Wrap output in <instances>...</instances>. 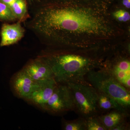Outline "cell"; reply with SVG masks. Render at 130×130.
<instances>
[{
	"label": "cell",
	"instance_id": "cell-1",
	"mask_svg": "<svg viewBox=\"0 0 130 130\" xmlns=\"http://www.w3.org/2000/svg\"><path fill=\"white\" fill-rule=\"evenodd\" d=\"M115 0H40L33 31L59 50L86 53L120 36L110 8Z\"/></svg>",
	"mask_w": 130,
	"mask_h": 130
},
{
	"label": "cell",
	"instance_id": "cell-2",
	"mask_svg": "<svg viewBox=\"0 0 130 130\" xmlns=\"http://www.w3.org/2000/svg\"><path fill=\"white\" fill-rule=\"evenodd\" d=\"M83 53L57 50L39 56L49 66L57 83L89 84L86 75L99 64Z\"/></svg>",
	"mask_w": 130,
	"mask_h": 130
},
{
	"label": "cell",
	"instance_id": "cell-3",
	"mask_svg": "<svg viewBox=\"0 0 130 130\" xmlns=\"http://www.w3.org/2000/svg\"><path fill=\"white\" fill-rule=\"evenodd\" d=\"M91 70L86 75V79L98 91L117 101L128 110L130 106V93L129 90L104 69Z\"/></svg>",
	"mask_w": 130,
	"mask_h": 130
},
{
	"label": "cell",
	"instance_id": "cell-4",
	"mask_svg": "<svg viewBox=\"0 0 130 130\" xmlns=\"http://www.w3.org/2000/svg\"><path fill=\"white\" fill-rule=\"evenodd\" d=\"M72 93L75 109L85 119L99 115L97 90L90 84H67Z\"/></svg>",
	"mask_w": 130,
	"mask_h": 130
},
{
	"label": "cell",
	"instance_id": "cell-5",
	"mask_svg": "<svg viewBox=\"0 0 130 130\" xmlns=\"http://www.w3.org/2000/svg\"><path fill=\"white\" fill-rule=\"evenodd\" d=\"M74 109L75 105L71 89L66 84L58 83L45 106L44 111L57 115Z\"/></svg>",
	"mask_w": 130,
	"mask_h": 130
},
{
	"label": "cell",
	"instance_id": "cell-6",
	"mask_svg": "<svg viewBox=\"0 0 130 130\" xmlns=\"http://www.w3.org/2000/svg\"><path fill=\"white\" fill-rule=\"evenodd\" d=\"M11 88L15 95L25 100L39 86L21 70L14 74L10 81Z\"/></svg>",
	"mask_w": 130,
	"mask_h": 130
},
{
	"label": "cell",
	"instance_id": "cell-7",
	"mask_svg": "<svg viewBox=\"0 0 130 130\" xmlns=\"http://www.w3.org/2000/svg\"><path fill=\"white\" fill-rule=\"evenodd\" d=\"M39 84L37 88L25 101L44 111L58 83L53 78L41 82Z\"/></svg>",
	"mask_w": 130,
	"mask_h": 130
},
{
	"label": "cell",
	"instance_id": "cell-8",
	"mask_svg": "<svg viewBox=\"0 0 130 130\" xmlns=\"http://www.w3.org/2000/svg\"><path fill=\"white\" fill-rule=\"evenodd\" d=\"M22 70L38 83L54 78L49 66L39 56L29 61Z\"/></svg>",
	"mask_w": 130,
	"mask_h": 130
},
{
	"label": "cell",
	"instance_id": "cell-9",
	"mask_svg": "<svg viewBox=\"0 0 130 130\" xmlns=\"http://www.w3.org/2000/svg\"><path fill=\"white\" fill-rule=\"evenodd\" d=\"M20 21L13 24H4L1 31V46H9L15 44L23 37L25 30Z\"/></svg>",
	"mask_w": 130,
	"mask_h": 130
},
{
	"label": "cell",
	"instance_id": "cell-10",
	"mask_svg": "<svg viewBox=\"0 0 130 130\" xmlns=\"http://www.w3.org/2000/svg\"><path fill=\"white\" fill-rule=\"evenodd\" d=\"M100 68L109 72L120 83L126 78L130 77V62L126 59H122L112 65Z\"/></svg>",
	"mask_w": 130,
	"mask_h": 130
},
{
	"label": "cell",
	"instance_id": "cell-11",
	"mask_svg": "<svg viewBox=\"0 0 130 130\" xmlns=\"http://www.w3.org/2000/svg\"><path fill=\"white\" fill-rule=\"evenodd\" d=\"M128 115L116 110H113L107 113L97 116L98 118L107 130H112L119 123L125 120Z\"/></svg>",
	"mask_w": 130,
	"mask_h": 130
},
{
	"label": "cell",
	"instance_id": "cell-12",
	"mask_svg": "<svg viewBox=\"0 0 130 130\" xmlns=\"http://www.w3.org/2000/svg\"><path fill=\"white\" fill-rule=\"evenodd\" d=\"M97 91L98 106L100 111L107 112L113 109L119 111L126 114H129L128 110L123 107L113 98L100 91Z\"/></svg>",
	"mask_w": 130,
	"mask_h": 130
},
{
	"label": "cell",
	"instance_id": "cell-13",
	"mask_svg": "<svg viewBox=\"0 0 130 130\" xmlns=\"http://www.w3.org/2000/svg\"><path fill=\"white\" fill-rule=\"evenodd\" d=\"M7 5L17 20L23 21L28 18V2L27 0H0Z\"/></svg>",
	"mask_w": 130,
	"mask_h": 130
},
{
	"label": "cell",
	"instance_id": "cell-14",
	"mask_svg": "<svg viewBox=\"0 0 130 130\" xmlns=\"http://www.w3.org/2000/svg\"><path fill=\"white\" fill-rule=\"evenodd\" d=\"M62 127L65 130H86V120L82 117L71 121L63 120Z\"/></svg>",
	"mask_w": 130,
	"mask_h": 130
},
{
	"label": "cell",
	"instance_id": "cell-15",
	"mask_svg": "<svg viewBox=\"0 0 130 130\" xmlns=\"http://www.w3.org/2000/svg\"><path fill=\"white\" fill-rule=\"evenodd\" d=\"M16 20L17 19L9 7L0 1V20L13 21Z\"/></svg>",
	"mask_w": 130,
	"mask_h": 130
},
{
	"label": "cell",
	"instance_id": "cell-16",
	"mask_svg": "<svg viewBox=\"0 0 130 130\" xmlns=\"http://www.w3.org/2000/svg\"><path fill=\"white\" fill-rule=\"evenodd\" d=\"M85 119L86 130H107L97 116Z\"/></svg>",
	"mask_w": 130,
	"mask_h": 130
},
{
	"label": "cell",
	"instance_id": "cell-17",
	"mask_svg": "<svg viewBox=\"0 0 130 130\" xmlns=\"http://www.w3.org/2000/svg\"><path fill=\"white\" fill-rule=\"evenodd\" d=\"M114 18L121 22H126L130 19L129 13L124 9H120L112 13Z\"/></svg>",
	"mask_w": 130,
	"mask_h": 130
},
{
	"label": "cell",
	"instance_id": "cell-18",
	"mask_svg": "<svg viewBox=\"0 0 130 130\" xmlns=\"http://www.w3.org/2000/svg\"><path fill=\"white\" fill-rule=\"evenodd\" d=\"M129 124L124 120L113 128L112 130H126L129 129Z\"/></svg>",
	"mask_w": 130,
	"mask_h": 130
},
{
	"label": "cell",
	"instance_id": "cell-19",
	"mask_svg": "<svg viewBox=\"0 0 130 130\" xmlns=\"http://www.w3.org/2000/svg\"><path fill=\"white\" fill-rule=\"evenodd\" d=\"M121 5L127 8L130 9V0H120Z\"/></svg>",
	"mask_w": 130,
	"mask_h": 130
},
{
	"label": "cell",
	"instance_id": "cell-20",
	"mask_svg": "<svg viewBox=\"0 0 130 130\" xmlns=\"http://www.w3.org/2000/svg\"><path fill=\"white\" fill-rule=\"evenodd\" d=\"M28 3H29L30 4H33L36 3L40 1V0H27Z\"/></svg>",
	"mask_w": 130,
	"mask_h": 130
}]
</instances>
